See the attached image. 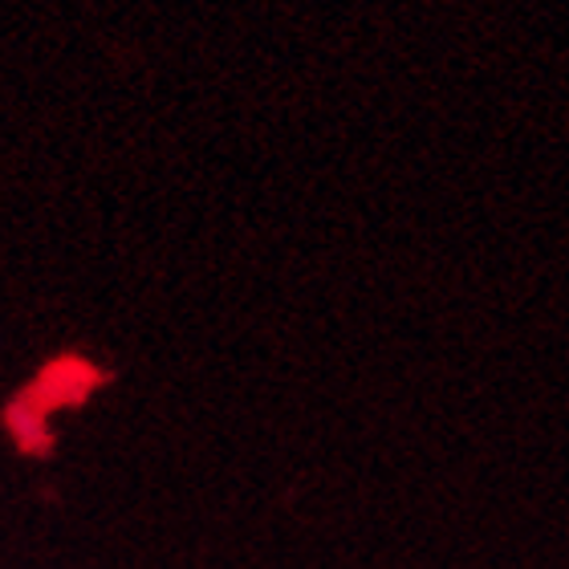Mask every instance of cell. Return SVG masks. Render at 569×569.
<instances>
[{
	"label": "cell",
	"instance_id": "obj_1",
	"mask_svg": "<svg viewBox=\"0 0 569 569\" xmlns=\"http://www.w3.org/2000/svg\"><path fill=\"white\" fill-rule=\"evenodd\" d=\"M94 387V367H86V362H53V367L41 375V382L33 387V403H73V399H82L86 391Z\"/></svg>",
	"mask_w": 569,
	"mask_h": 569
}]
</instances>
